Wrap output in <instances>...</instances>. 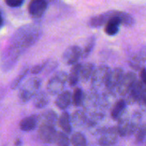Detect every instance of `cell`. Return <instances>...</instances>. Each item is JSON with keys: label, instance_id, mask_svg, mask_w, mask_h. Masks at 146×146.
<instances>
[{"label": "cell", "instance_id": "6da1fadb", "mask_svg": "<svg viewBox=\"0 0 146 146\" xmlns=\"http://www.w3.org/2000/svg\"><path fill=\"white\" fill-rule=\"evenodd\" d=\"M111 69L106 65H101L98 68H95L92 76L91 78L92 89L94 92H97L105 88L107 86V81Z\"/></svg>", "mask_w": 146, "mask_h": 146}, {"label": "cell", "instance_id": "7a4b0ae2", "mask_svg": "<svg viewBox=\"0 0 146 146\" xmlns=\"http://www.w3.org/2000/svg\"><path fill=\"white\" fill-rule=\"evenodd\" d=\"M41 80L38 78H32L20 89L19 99L21 103L28 102L38 92Z\"/></svg>", "mask_w": 146, "mask_h": 146}, {"label": "cell", "instance_id": "3957f363", "mask_svg": "<svg viewBox=\"0 0 146 146\" xmlns=\"http://www.w3.org/2000/svg\"><path fill=\"white\" fill-rule=\"evenodd\" d=\"M68 75L65 72L56 73L48 82L47 92L50 95H59L63 92Z\"/></svg>", "mask_w": 146, "mask_h": 146}, {"label": "cell", "instance_id": "277c9868", "mask_svg": "<svg viewBox=\"0 0 146 146\" xmlns=\"http://www.w3.org/2000/svg\"><path fill=\"white\" fill-rule=\"evenodd\" d=\"M146 90V85H145L141 80H137L131 89L127 92L125 97V102L127 104H132L134 103H139L141 97L143 96L145 91Z\"/></svg>", "mask_w": 146, "mask_h": 146}, {"label": "cell", "instance_id": "5b68a950", "mask_svg": "<svg viewBox=\"0 0 146 146\" xmlns=\"http://www.w3.org/2000/svg\"><path fill=\"white\" fill-rule=\"evenodd\" d=\"M98 144L101 146H113L118 139V131L117 128L113 127H105L98 133Z\"/></svg>", "mask_w": 146, "mask_h": 146}, {"label": "cell", "instance_id": "8992f818", "mask_svg": "<svg viewBox=\"0 0 146 146\" xmlns=\"http://www.w3.org/2000/svg\"><path fill=\"white\" fill-rule=\"evenodd\" d=\"M137 80V75L133 72H128L127 74H124L122 79L116 86L115 91L119 95L124 96L127 94V92L131 89V87Z\"/></svg>", "mask_w": 146, "mask_h": 146}, {"label": "cell", "instance_id": "52a82bcc", "mask_svg": "<svg viewBox=\"0 0 146 146\" xmlns=\"http://www.w3.org/2000/svg\"><path fill=\"white\" fill-rule=\"evenodd\" d=\"M80 57H82V50L77 45L68 47L62 55V60L67 65H74L78 63Z\"/></svg>", "mask_w": 146, "mask_h": 146}, {"label": "cell", "instance_id": "ba28073f", "mask_svg": "<svg viewBox=\"0 0 146 146\" xmlns=\"http://www.w3.org/2000/svg\"><path fill=\"white\" fill-rule=\"evenodd\" d=\"M56 131L54 127L46 126V125H41L38 126V135L39 139L45 144H52L55 143L56 136Z\"/></svg>", "mask_w": 146, "mask_h": 146}, {"label": "cell", "instance_id": "9c48e42d", "mask_svg": "<svg viewBox=\"0 0 146 146\" xmlns=\"http://www.w3.org/2000/svg\"><path fill=\"white\" fill-rule=\"evenodd\" d=\"M116 128L118 131V134L121 137H126L131 135L130 115H128V112L127 110H125V112L118 119V125Z\"/></svg>", "mask_w": 146, "mask_h": 146}, {"label": "cell", "instance_id": "30bf717a", "mask_svg": "<svg viewBox=\"0 0 146 146\" xmlns=\"http://www.w3.org/2000/svg\"><path fill=\"white\" fill-rule=\"evenodd\" d=\"M47 9V2L45 0H32L28 5L29 14L35 18H38L44 15Z\"/></svg>", "mask_w": 146, "mask_h": 146}, {"label": "cell", "instance_id": "8fae6325", "mask_svg": "<svg viewBox=\"0 0 146 146\" xmlns=\"http://www.w3.org/2000/svg\"><path fill=\"white\" fill-rule=\"evenodd\" d=\"M123 75H124V71L121 68H115L113 70H111L109 75L105 90H110V91L115 90L116 86L120 83Z\"/></svg>", "mask_w": 146, "mask_h": 146}, {"label": "cell", "instance_id": "7c38bea8", "mask_svg": "<svg viewBox=\"0 0 146 146\" xmlns=\"http://www.w3.org/2000/svg\"><path fill=\"white\" fill-rule=\"evenodd\" d=\"M117 10H110L101 15H98L93 16L89 21V25L91 27H99L102 26H105V24L116 14Z\"/></svg>", "mask_w": 146, "mask_h": 146}, {"label": "cell", "instance_id": "4fadbf2b", "mask_svg": "<svg viewBox=\"0 0 146 146\" xmlns=\"http://www.w3.org/2000/svg\"><path fill=\"white\" fill-rule=\"evenodd\" d=\"M146 62V47L141 49L138 53L133 55L129 60V66L135 71L141 70Z\"/></svg>", "mask_w": 146, "mask_h": 146}, {"label": "cell", "instance_id": "5bb4252c", "mask_svg": "<svg viewBox=\"0 0 146 146\" xmlns=\"http://www.w3.org/2000/svg\"><path fill=\"white\" fill-rule=\"evenodd\" d=\"M38 126L41 125H46V126H50L54 127L56 125L58 122V117L57 115L53 111V110H46L43 112L42 114L38 115Z\"/></svg>", "mask_w": 146, "mask_h": 146}, {"label": "cell", "instance_id": "9a60e30c", "mask_svg": "<svg viewBox=\"0 0 146 146\" xmlns=\"http://www.w3.org/2000/svg\"><path fill=\"white\" fill-rule=\"evenodd\" d=\"M121 12V11H116V14L105 24L104 31L108 35L114 36L119 32L120 26L121 25V22L120 20Z\"/></svg>", "mask_w": 146, "mask_h": 146}, {"label": "cell", "instance_id": "2e32d148", "mask_svg": "<svg viewBox=\"0 0 146 146\" xmlns=\"http://www.w3.org/2000/svg\"><path fill=\"white\" fill-rule=\"evenodd\" d=\"M37 126H38V115H33L22 119L19 124L20 129L24 132L33 131V129L36 128Z\"/></svg>", "mask_w": 146, "mask_h": 146}, {"label": "cell", "instance_id": "e0dca14e", "mask_svg": "<svg viewBox=\"0 0 146 146\" xmlns=\"http://www.w3.org/2000/svg\"><path fill=\"white\" fill-rule=\"evenodd\" d=\"M72 103V94L69 91H63L56 99V105L60 110H66Z\"/></svg>", "mask_w": 146, "mask_h": 146}, {"label": "cell", "instance_id": "ac0fdd59", "mask_svg": "<svg viewBox=\"0 0 146 146\" xmlns=\"http://www.w3.org/2000/svg\"><path fill=\"white\" fill-rule=\"evenodd\" d=\"M71 124L74 127H82L86 125L87 116L83 110H76L70 116Z\"/></svg>", "mask_w": 146, "mask_h": 146}, {"label": "cell", "instance_id": "d6986e66", "mask_svg": "<svg viewBox=\"0 0 146 146\" xmlns=\"http://www.w3.org/2000/svg\"><path fill=\"white\" fill-rule=\"evenodd\" d=\"M98 105H99V96L97 92L92 91L88 95H86L82 106H84L86 110L92 111V110L96 108Z\"/></svg>", "mask_w": 146, "mask_h": 146}, {"label": "cell", "instance_id": "ffe728a7", "mask_svg": "<svg viewBox=\"0 0 146 146\" xmlns=\"http://www.w3.org/2000/svg\"><path fill=\"white\" fill-rule=\"evenodd\" d=\"M94 70H95V68L92 63L91 62L81 63L80 70V80L82 82L88 81L92 78Z\"/></svg>", "mask_w": 146, "mask_h": 146}, {"label": "cell", "instance_id": "44dd1931", "mask_svg": "<svg viewBox=\"0 0 146 146\" xmlns=\"http://www.w3.org/2000/svg\"><path fill=\"white\" fill-rule=\"evenodd\" d=\"M126 104H127L124 99L118 100L115 103V104L112 106L111 112H110V115L113 120L118 121V119L126 110V106H127Z\"/></svg>", "mask_w": 146, "mask_h": 146}, {"label": "cell", "instance_id": "7402d4cb", "mask_svg": "<svg viewBox=\"0 0 146 146\" xmlns=\"http://www.w3.org/2000/svg\"><path fill=\"white\" fill-rule=\"evenodd\" d=\"M58 125L62 130L67 134L71 133L72 132V124H71V120H70V115H68V112H63L61 116L58 118Z\"/></svg>", "mask_w": 146, "mask_h": 146}, {"label": "cell", "instance_id": "603a6c76", "mask_svg": "<svg viewBox=\"0 0 146 146\" xmlns=\"http://www.w3.org/2000/svg\"><path fill=\"white\" fill-rule=\"evenodd\" d=\"M80 66H81V63H76L73 65L71 71L68 74V82L70 86H75L78 84V82L80 80Z\"/></svg>", "mask_w": 146, "mask_h": 146}, {"label": "cell", "instance_id": "cb8c5ba5", "mask_svg": "<svg viewBox=\"0 0 146 146\" xmlns=\"http://www.w3.org/2000/svg\"><path fill=\"white\" fill-rule=\"evenodd\" d=\"M49 104V97L44 92H38L33 97V104L37 109H43Z\"/></svg>", "mask_w": 146, "mask_h": 146}, {"label": "cell", "instance_id": "d4e9b609", "mask_svg": "<svg viewBox=\"0 0 146 146\" xmlns=\"http://www.w3.org/2000/svg\"><path fill=\"white\" fill-rule=\"evenodd\" d=\"M104 114H102L100 112H93L89 117H87L86 126L89 128L98 127L104 120Z\"/></svg>", "mask_w": 146, "mask_h": 146}, {"label": "cell", "instance_id": "484cf974", "mask_svg": "<svg viewBox=\"0 0 146 146\" xmlns=\"http://www.w3.org/2000/svg\"><path fill=\"white\" fill-rule=\"evenodd\" d=\"M85 93L82 91V89L77 87L74 89L73 94H72V104L76 107H80L83 105L84 100H85Z\"/></svg>", "mask_w": 146, "mask_h": 146}, {"label": "cell", "instance_id": "4316f807", "mask_svg": "<svg viewBox=\"0 0 146 146\" xmlns=\"http://www.w3.org/2000/svg\"><path fill=\"white\" fill-rule=\"evenodd\" d=\"M141 119L142 115L139 111H135L132 115H130V128H131V134H134L139 127L141 125Z\"/></svg>", "mask_w": 146, "mask_h": 146}, {"label": "cell", "instance_id": "83f0119b", "mask_svg": "<svg viewBox=\"0 0 146 146\" xmlns=\"http://www.w3.org/2000/svg\"><path fill=\"white\" fill-rule=\"evenodd\" d=\"M70 143L73 146H86V137L81 133H74L70 139Z\"/></svg>", "mask_w": 146, "mask_h": 146}, {"label": "cell", "instance_id": "f1b7e54d", "mask_svg": "<svg viewBox=\"0 0 146 146\" xmlns=\"http://www.w3.org/2000/svg\"><path fill=\"white\" fill-rule=\"evenodd\" d=\"M95 43H96V38L94 36H92L88 38V40L82 50V58H86L89 56V55L92 53V51L94 49Z\"/></svg>", "mask_w": 146, "mask_h": 146}, {"label": "cell", "instance_id": "f546056e", "mask_svg": "<svg viewBox=\"0 0 146 146\" xmlns=\"http://www.w3.org/2000/svg\"><path fill=\"white\" fill-rule=\"evenodd\" d=\"M55 143L58 146H68L70 143V139L64 132H57Z\"/></svg>", "mask_w": 146, "mask_h": 146}, {"label": "cell", "instance_id": "4dcf8cb0", "mask_svg": "<svg viewBox=\"0 0 146 146\" xmlns=\"http://www.w3.org/2000/svg\"><path fill=\"white\" fill-rule=\"evenodd\" d=\"M120 20H121V25L126 26V27H132L135 23L134 18L132 15H130L129 14L125 13V12H121Z\"/></svg>", "mask_w": 146, "mask_h": 146}, {"label": "cell", "instance_id": "1f68e13d", "mask_svg": "<svg viewBox=\"0 0 146 146\" xmlns=\"http://www.w3.org/2000/svg\"><path fill=\"white\" fill-rule=\"evenodd\" d=\"M137 142H143L146 138V123L141 124L134 133Z\"/></svg>", "mask_w": 146, "mask_h": 146}, {"label": "cell", "instance_id": "d6a6232c", "mask_svg": "<svg viewBox=\"0 0 146 146\" xmlns=\"http://www.w3.org/2000/svg\"><path fill=\"white\" fill-rule=\"evenodd\" d=\"M27 71H28L27 68H25V69H23V70L21 71V74L16 77V79L13 81L12 86H11V88H12V89H16L17 87H19V86H20V85H21V83L22 80L24 79V77H25V76H26V74H27Z\"/></svg>", "mask_w": 146, "mask_h": 146}, {"label": "cell", "instance_id": "836d02e7", "mask_svg": "<svg viewBox=\"0 0 146 146\" xmlns=\"http://www.w3.org/2000/svg\"><path fill=\"white\" fill-rule=\"evenodd\" d=\"M4 1L10 7H19L23 3L24 0H4Z\"/></svg>", "mask_w": 146, "mask_h": 146}, {"label": "cell", "instance_id": "e575fe53", "mask_svg": "<svg viewBox=\"0 0 146 146\" xmlns=\"http://www.w3.org/2000/svg\"><path fill=\"white\" fill-rule=\"evenodd\" d=\"M45 65H46V63H42V64H38V65H37V66H35V67H33V68H32V73L33 74H38V73H40L43 69H44V68L45 67Z\"/></svg>", "mask_w": 146, "mask_h": 146}, {"label": "cell", "instance_id": "d590c367", "mask_svg": "<svg viewBox=\"0 0 146 146\" xmlns=\"http://www.w3.org/2000/svg\"><path fill=\"white\" fill-rule=\"evenodd\" d=\"M140 80L146 85V68H143L140 70Z\"/></svg>", "mask_w": 146, "mask_h": 146}, {"label": "cell", "instance_id": "8d00e7d4", "mask_svg": "<svg viewBox=\"0 0 146 146\" xmlns=\"http://www.w3.org/2000/svg\"><path fill=\"white\" fill-rule=\"evenodd\" d=\"M15 146L21 145V139H16V141L15 142Z\"/></svg>", "mask_w": 146, "mask_h": 146}, {"label": "cell", "instance_id": "74e56055", "mask_svg": "<svg viewBox=\"0 0 146 146\" xmlns=\"http://www.w3.org/2000/svg\"><path fill=\"white\" fill-rule=\"evenodd\" d=\"M3 24V18H2V15H1V14H0V27H1V25Z\"/></svg>", "mask_w": 146, "mask_h": 146}, {"label": "cell", "instance_id": "f35d334b", "mask_svg": "<svg viewBox=\"0 0 146 146\" xmlns=\"http://www.w3.org/2000/svg\"><path fill=\"white\" fill-rule=\"evenodd\" d=\"M145 145H146V138H145Z\"/></svg>", "mask_w": 146, "mask_h": 146}]
</instances>
